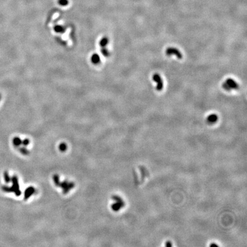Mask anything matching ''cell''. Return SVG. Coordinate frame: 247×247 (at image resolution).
Wrapping results in <instances>:
<instances>
[{"mask_svg": "<svg viewBox=\"0 0 247 247\" xmlns=\"http://www.w3.org/2000/svg\"><path fill=\"white\" fill-rule=\"evenodd\" d=\"M222 88L227 91H231L232 89H238L239 85L232 79H228L222 85Z\"/></svg>", "mask_w": 247, "mask_h": 247, "instance_id": "6da1fadb", "label": "cell"}, {"mask_svg": "<svg viewBox=\"0 0 247 247\" xmlns=\"http://www.w3.org/2000/svg\"><path fill=\"white\" fill-rule=\"evenodd\" d=\"M153 80L154 82L157 83L156 90L158 91H161L163 88V81L162 80L161 76L159 74L155 73L153 76Z\"/></svg>", "mask_w": 247, "mask_h": 247, "instance_id": "7a4b0ae2", "label": "cell"}, {"mask_svg": "<svg viewBox=\"0 0 247 247\" xmlns=\"http://www.w3.org/2000/svg\"><path fill=\"white\" fill-rule=\"evenodd\" d=\"M166 54L168 55H175L179 59H181L182 58V55L181 53L178 51V49L173 47L168 48L166 50Z\"/></svg>", "mask_w": 247, "mask_h": 247, "instance_id": "3957f363", "label": "cell"}, {"mask_svg": "<svg viewBox=\"0 0 247 247\" xmlns=\"http://www.w3.org/2000/svg\"><path fill=\"white\" fill-rule=\"evenodd\" d=\"M12 182H13V186L11 187V192H14L17 196H19L21 192L19 190V185H18V180L16 176H13L12 178Z\"/></svg>", "mask_w": 247, "mask_h": 247, "instance_id": "277c9868", "label": "cell"}, {"mask_svg": "<svg viewBox=\"0 0 247 247\" xmlns=\"http://www.w3.org/2000/svg\"><path fill=\"white\" fill-rule=\"evenodd\" d=\"M91 62L93 64L97 65L98 63H100V57L98 54L94 53V54L92 55L91 58Z\"/></svg>", "mask_w": 247, "mask_h": 247, "instance_id": "5b68a950", "label": "cell"}, {"mask_svg": "<svg viewBox=\"0 0 247 247\" xmlns=\"http://www.w3.org/2000/svg\"><path fill=\"white\" fill-rule=\"evenodd\" d=\"M218 117L215 114H212L209 115L207 118V121L210 123H213L218 121Z\"/></svg>", "mask_w": 247, "mask_h": 247, "instance_id": "8992f818", "label": "cell"}, {"mask_svg": "<svg viewBox=\"0 0 247 247\" xmlns=\"http://www.w3.org/2000/svg\"><path fill=\"white\" fill-rule=\"evenodd\" d=\"M108 42H109V40H108V39L107 37H103L100 41L99 44H100V46L101 47L104 48V47H105L108 45Z\"/></svg>", "mask_w": 247, "mask_h": 247, "instance_id": "52a82bcc", "label": "cell"}, {"mask_svg": "<svg viewBox=\"0 0 247 247\" xmlns=\"http://www.w3.org/2000/svg\"><path fill=\"white\" fill-rule=\"evenodd\" d=\"M54 30L56 33H64V32L65 31L64 27L59 25H55L54 27Z\"/></svg>", "mask_w": 247, "mask_h": 247, "instance_id": "ba28073f", "label": "cell"}, {"mask_svg": "<svg viewBox=\"0 0 247 247\" xmlns=\"http://www.w3.org/2000/svg\"><path fill=\"white\" fill-rule=\"evenodd\" d=\"M13 143L14 146L18 147V146H19L21 144V140L18 137H14L13 139Z\"/></svg>", "mask_w": 247, "mask_h": 247, "instance_id": "9c48e42d", "label": "cell"}, {"mask_svg": "<svg viewBox=\"0 0 247 247\" xmlns=\"http://www.w3.org/2000/svg\"><path fill=\"white\" fill-rule=\"evenodd\" d=\"M101 51V53L102 54V55L104 56H105V57H108L109 55V52L108 51V50L107 48H105V47L102 48Z\"/></svg>", "mask_w": 247, "mask_h": 247, "instance_id": "30bf717a", "label": "cell"}, {"mask_svg": "<svg viewBox=\"0 0 247 247\" xmlns=\"http://www.w3.org/2000/svg\"><path fill=\"white\" fill-rule=\"evenodd\" d=\"M58 3L60 5L62 6H66L68 5V0H58Z\"/></svg>", "mask_w": 247, "mask_h": 247, "instance_id": "8fae6325", "label": "cell"}, {"mask_svg": "<svg viewBox=\"0 0 247 247\" xmlns=\"http://www.w3.org/2000/svg\"><path fill=\"white\" fill-rule=\"evenodd\" d=\"M4 180L6 181V182H9L11 181V178L8 174V173L7 172H5L4 173Z\"/></svg>", "mask_w": 247, "mask_h": 247, "instance_id": "7c38bea8", "label": "cell"}, {"mask_svg": "<svg viewBox=\"0 0 247 247\" xmlns=\"http://www.w3.org/2000/svg\"><path fill=\"white\" fill-rule=\"evenodd\" d=\"M165 246H167V247H169V246H172V244H171V242L168 241V242L166 243V244H165Z\"/></svg>", "mask_w": 247, "mask_h": 247, "instance_id": "4fadbf2b", "label": "cell"}, {"mask_svg": "<svg viewBox=\"0 0 247 247\" xmlns=\"http://www.w3.org/2000/svg\"><path fill=\"white\" fill-rule=\"evenodd\" d=\"M210 246H211V247H212V246H218V245H216V244H211V245H210Z\"/></svg>", "mask_w": 247, "mask_h": 247, "instance_id": "5bb4252c", "label": "cell"}, {"mask_svg": "<svg viewBox=\"0 0 247 247\" xmlns=\"http://www.w3.org/2000/svg\"><path fill=\"white\" fill-rule=\"evenodd\" d=\"M1 95L0 94V100H1Z\"/></svg>", "mask_w": 247, "mask_h": 247, "instance_id": "9a60e30c", "label": "cell"}]
</instances>
